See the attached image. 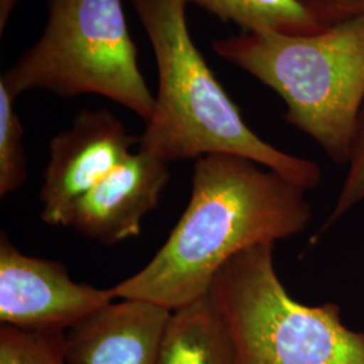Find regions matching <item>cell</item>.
I'll return each instance as SVG.
<instances>
[{"label": "cell", "instance_id": "1", "mask_svg": "<svg viewBox=\"0 0 364 364\" xmlns=\"http://www.w3.org/2000/svg\"><path fill=\"white\" fill-rule=\"evenodd\" d=\"M305 189L259 164L227 154L196 159L188 207L142 270L109 291L176 311L208 294L221 267L246 248L302 232Z\"/></svg>", "mask_w": 364, "mask_h": 364}, {"label": "cell", "instance_id": "2", "mask_svg": "<svg viewBox=\"0 0 364 364\" xmlns=\"http://www.w3.org/2000/svg\"><path fill=\"white\" fill-rule=\"evenodd\" d=\"M150 39L158 92L139 136V150L171 164L212 154L247 158L301 188L321 181L313 161L287 154L246 124L228 93L196 48L186 22V0H131Z\"/></svg>", "mask_w": 364, "mask_h": 364}, {"label": "cell", "instance_id": "3", "mask_svg": "<svg viewBox=\"0 0 364 364\" xmlns=\"http://www.w3.org/2000/svg\"><path fill=\"white\" fill-rule=\"evenodd\" d=\"M215 53L272 88L285 119L338 165L348 164L364 97V14L306 37L240 33L215 39Z\"/></svg>", "mask_w": 364, "mask_h": 364}, {"label": "cell", "instance_id": "4", "mask_svg": "<svg viewBox=\"0 0 364 364\" xmlns=\"http://www.w3.org/2000/svg\"><path fill=\"white\" fill-rule=\"evenodd\" d=\"M274 243L228 260L209 293L234 341L236 364H364V332L344 326L333 302L308 306L289 296Z\"/></svg>", "mask_w": 364, "mask_h": 364}, {"label": "cell", "instance_id": "5", "mask_svg": "<svg viewBox=\"0 0 364 364\" xmlns=\"http://www.w3.org/2000/svg\"><path fill=\"white\" fill-rule=\"evenodd\" d=\"M38 41L0 82L18 97L33 90L60 97L99 95L147 122L154 109L122 0H48Z\"/></svg>", "mask_w": 364, "mask_h": 364}, {"label": "cell", "instance_id": "6", "mask_svg": "<svg viewBox=\"0 0 364 364\" xmlns=\"http://www.w3.org/2000/svg\"><path fill=\"white\" fill-rule=\"evenodd\" d=\"M112 301L109 289L77 284L63 262L25 255L7 235H0L1 324L66 332Z\"/></svg>", "mask_w": 364, "mask_h": 364}, {"label": "cell", "instance_id": "7", "mask_svg": "<svg viewBox=\"0 0 364 364\" xmlns=\"http://www.w3.org/2000/svg\"><path fill=\"white\" fill-rule=\"evenodd\" d=\"M134 136L112 112L84 109L70 127L54 135L39 192L41 219L64 224L73 204L134 153Z\"/></svg>", "mask_w": 364, "mask_h": 364}, {"label": "cell", "instance_id": "8", "mask_svg": "<svg viewBox=\"0 0 364 364\" xmlns=\"http://www.w3.org/2000/svg\"><path fill=\"white\" fill-rule=\"evenodd\" d=\"M169 165L138 149L73 204L63 227L103 245L138 236L142 219L158 207L169 182Z\"/></svg>", "mask_w": 364, "mask_h": 364}, {"label": "cell", "instance_id": "9", "mask_svg": "<svg viewBox=\"0 0 364 364\" xmlns=\"http://www.w3.org/2000/svg\"><path fill=\"white\" fill-rule=\"evenodd\" d=\"M171 311L142 299L111 302L65 332V364H156Z\"/></svg>", "mask_w": 364, "mask_h": 364}, {"label": "cell", "instance_id": "10", "mask_svg": "<svg viewBox=\"0 0 364 364\" xmlns=\"http://www.w3.org/2000/svg\"><path fill=\"white\" fill-rule=\"evenodd\" d=\"M156 364H236L230 329L210 293L170 313Z\"/></svg>", "mask_w": 364, "mask_h": 364}, {"label": "cell", "instance_id": "11", "mask_svg": "<svg viewBox=\"0 0 364 364\" xmlns=\"http://www.w3.org/2000/svg\"><path fill=\"white\" fill-rule=\"evenodd\" d=\"M232 22L242 33H266L284 37H306L323 31L321 25L301 0H186Z\"/></svg>", "mask_w": 364, "mask_h": 364}, {"label": "cell", "instance_id": "12", "mask_svg": "<svg viewBox=\"0 0 364 364\" xmlns=\"http://www.w3.org/2000/svg\"><path fill=\"white\" fill-rule=\"evenodd\" d=\"M15 100L13 93L0 82V197L16 192L27 178L25 131Z\"/></svg>", "mask_w": 364, "mask_h": 364}, {"label": "cell", "instance_id": "13", "mask_svg": "<svg viewBox=\"0 0 364 364\" xmlns=\"http://www.w3.org/2000/svg\"><path fill=\"white\" fill-rule=\"evenodd\" d=\"M65 332L0 326V364H65Z\"/></svg>", "mask_w": 364, "mask_h": 364}, {"label": "cell", "instance_id": "14", "mask_svg": "<svg viewBox=\"0 0 364 364\" xmlns=\"http://www.w3.org/2000/svg\"><path fill=\"white\" fill-rule=\"evenodd\" d=\"M348 170L338 195V203L329 216L326 225L340 219L346 212L353 208L364 198V97L359 107L348 158Z\"/></svg>", "mask_w": 364, "mask_h": 364}, {"label": "cell", "instance_id": "15", "mask_svg": "<svg viewBox=\"0 0 364 364\" xmlns=\"http://www.w3.org/2000/svg\"><path fill=\"white\" fill-rule=\"evenodd\" d=\"M324 26L364 14V0H301Z\"/></svg>", "mask_w": 364, "mask_h": 364}, {"label": "cell", "instance_id": "16", "mask_svg": "<svg viewBox=\"0 0 364 364\" xmlns=\"http://www.w3.org/2000/svg\"><path fill=\"white\" fill-rule=\"evenodd\" d=\"M18 3L19 0H0V36L4 34V30Z\"/></svg>", "mask_w": 364, "mask_h": 364}]
</instances>
